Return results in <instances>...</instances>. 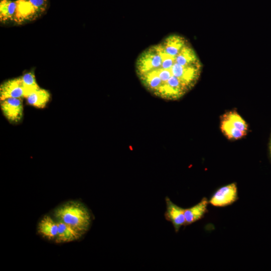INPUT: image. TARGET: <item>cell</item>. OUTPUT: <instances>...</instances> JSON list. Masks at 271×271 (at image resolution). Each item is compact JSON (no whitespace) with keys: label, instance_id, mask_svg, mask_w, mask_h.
<instances>
[{"label":"cell","instance_id":"cell-11","mask_svg":"<svg viewBox=\"0 0 271 271\" xmlns=\"http://www.w3.org/2000/svg\"><path fill=\"white\" fill-rule=\"evenodd\" d=\"M14 21L18 23L34 18L38 13L29 0H17Z\"/></svg>","mask_w":271,"mask_h":271},{"label":"cell","instance_id":"cell-7","mask_svg":"<svg viewBox=\"0 0 271 271\" xmlns=\"http://www.w3.org/2000/svg\"><path fill=\"white\" fill-rule=\"evenodd\" d=\"M9 98H25V91L21 77L9 79L1 85L0 100Z\"/></svg>","mask_w":271,"mask_h":271},{"label":"cell","instance_id":"cell-9","mask_svg":"<svg viewBox=\"0 0 271 271\" xmlns=\"http://www.w3.org/2000/svg\"><path fill=\"white\" fill-rule=\"evenodd\" d=\"M58 223L50 216H44L38 223L37 230L43 237L49 240H55L58 233Z\"/></svg>","mask_w":271,"mask_h":271},{"label":"cell","instance_id":"cell-14","mask_svg":"<svg viewBox=\"0 0 271 271\" xmlns=\"http://www.w3.org/2000/svg\"><path fill=\"white\" fill-rule=\"evenodd\" d=\"M21 78L25 91V98L31 92L40 88L33 72L25 73L21 76Z\"/></svg>","mask_w":271,"mask_h":271},{"label":"cell","instance_id":"cell-10","mask_svg":"<svg viewBox=\"0 0 271 271\" xmlns=\"http://www.w3.org/2000/svg\"><path fill=\"white\" fill-rule=\"evenodd\" d=\"M57 221L58 233L55 242L63 243L72 242L80 239L83 234L69 225L60 221Z\"/></svg>","mask_w":271,"mask_h":271},{"label":"cell","instance_id":"cell-2","mask_svg":"<svg viewBox=\"0 0 271 271\" xmlns=\"http://www.w3.org/2000/svg\"><path fill=\"white\" fill-rule=\"evenodd\" d=\"M56 220L62 221L85 234L90 226L91 215L88 209L78 201H69L54 211Z\"/></svg>","mask_w":271,"mask_h":271},{"label":"cell","instance_id":"cell-15","mask_svg":"<svg viewBox=\"0 0 271 271\" xmlns=\"http://www.w3.org/2000/svg\"><path fill=\"white\" fill-rule=\"evenodd\" d=\"M38 13L43 12L46 9V0H29Z\"/></svg>","mask_w":271,"mask_h":271},{"label":"cell","instance_id":"cell-4","mask_svg":"<svg viewBox=\"0 0 271 271\" xmlns=\"http://www.w3.org/2000/svg\"><path fill=\"white\" fill-rule=\"evenodd\" d=\"M238 198L236 183H231L217 189L210 197L209 203L217 207L230 205Z\"/></svg>","mask_w":271,"mask_h":271},{"label":"cell","instance_id":"cell-16","mask_svg":"<svg viewBox=\"0 0 271 271\" xmlns=\"http://www.w3.org/2000/svg\"><path fill=\"white\" fill-rule=\"evenodd\" d=\"M268 149L269 156V158L271 159V134H270L269 140V142H268Z\"/></svg>","mask_w":271,"mask_h":271},{"label":"cell","instance_id":"cell-6","mask_svg":"<svg viewBox=\"0 0 271 271\" xmlns=\"http://www.w3.org/2000/svg\"><path fill=\"white\" fill-rule=\"evenodd\" d=\"M165 201V219L172 223L175 232H178L182 226H185V209L174 203L168 197H166Z\"/></svg>","mask_w":271,"mask_h":271},{"label":"cell","instance_id":"cell-8","mask_svg":"<svg viewBox=\"0 0 271 271\" xmlns=\"http://www.w3.org/2000/svg\"><path fill=\"white\" fill-rule=\"evenodd\" d=\"M208 204L209 203L207 198L203 197L197 204L185 209V226L190 225L204 217L208 212Z\"/></svg>","mask_w":271,"mask_h":271},{"label":"cell","instance_id":"cell-1","mask_svg":"<svg viewBox=\"0 0 271 271\" xmlns=\"http://www.w3.org/2000/svg\"><path fill=\"white\" fill-rule=\"evenodd\" d=\"M202 63L184 36L170 34L149 46L135 62L137 76L151 94L170 101L180 99L198 81Z\"/></svg>","mask_w":271,"mask_h":271},{"label":"cell","instance_id":"cell-13","mask_svg":"<svg viewBox=\"0 0 271 271\" xmlns=\"http://www.w3.org/2000/svg\"><path fill=\"white\" fill-rule=\"evenodd\" d=\"M16 7V1L1 0L0 2L1 22L14 20Z\"/></svg>","mask_w":271,"mask_h":271},{"label":"cell","instance_id":"cell-5","mask_svg":"<svg viewBox=\"0 0 271 271\" xmlns=\"http://www.w3.org/2000/svg\"><path fill=\"white\" fill-rule=\"evenodd\" d=\"M1 108L3 115L11 123H19L23 116L22 98H9L1 100Z\"/></svg>","mask_w":271,"mask_h":271},{"label":"cell","instance_id":"cell-12","mask_svg":"<svg viewBox=\"0 0 271 271\" xmlns=\"http://www.w3.org/2000/svg\"><path fill=\"white\" fill-rule=\"evenodd\" d=\"M50 92L40 87L31 92L26 97L28 104L39 108H44L50 100Z\"/></svg>","mask_w":271,"mask_h":271},{"label":"cell","instance_id":"cell-3","mask_svg":"<svg viewBox=\"0 0 271 271\" xmlns=\"http://www.w3.org/2000/svg\"><path fill=\"white\" fill-rule=\"evenodd\" d=\"M220 129L224 136L229 140H237L247 134L248 124L236 111L226 112L220 117Z\"/></svg>","mask_w":271,"mask_h":271}]
</instances>
